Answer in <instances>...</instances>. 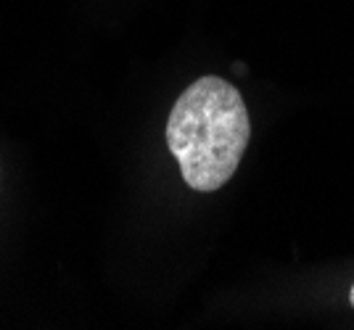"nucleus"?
Masks as SVG:
<instances>
[{
    "mask_svg": "<svg viewBox=\"0 0 354 330\" xmlns=\"http://www.w3.org/2000/svg\"><path fill=\"white\" fill-rule=\"evenodd\" d=\"M251 124L241 93L220 77H201L177 98L167 146L193 191H220L249 146Z\"/></svg>",
    "mask_w": 354,
    "mask_h": 330,
    "instance_id": "nucleus-1",
    "label": "nucleus"
},
{
    "mask_svg": "<svg viewBox=\"0 0 354 330\" xmlns=\"http://www.w3.org/2000/svg\"><path fill=\"white\" fill-rule=\"evenodd\" d=\"M349 304L354 307V288H352V293H349Z\"/></svg>",
    "mask_w": 354,
    "mask_h": 330,
    "instance_id": "nucleus-2",
    "label": "nucleus"
}]
</instances>
